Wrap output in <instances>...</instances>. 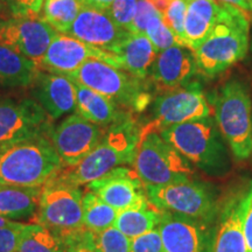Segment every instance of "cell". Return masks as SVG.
I'll return each instance as SVG.
<instances>
[{
    "mask_svg": "<svg viewBox=\"0 0 252 252\" xmlns=\"http://www.w3.org/2000/svg\"><path fill=\"white\" fill-rule=\"evenodd\" d=\"M160 134L204 174L224 178L231 171L228 144L213 117L167 126Z\"/></svg>",
    "mask_w": 252,
    "mask_h": 252,
    "instance_id": "cell-1",
    "label": "cell"
},
{
    "mask_svg": "<svg viewBox=\"0 0 252 252\" xmlns=\"http://www.w3.org/2000/svg\"><path fill=\"white\" fill-rule=\"evenodd\" d=\"M250 17L234 5L220 2V12L212 33L195 50L197 72L213 78L248 54Z\"/></svg>",
    "mask_w": 252,
    "mask_h": 252,
    "instance_id": "cell-2",
    "label": "cell"
},
{
    "mask_svg": "<svg viewBox=\"0 0 252 252\" xmlns=\"http://www.w3.org/2000/svg\"><path fill=\"white\" fill-rule=\"evenodd\" d=\"M141 126L133 116L105 128L102 140L80 163L62 168L56 179L80 187L98 180L117 167L133 163Z\"/></svg>",
    "mask_w": 252,
    "mask_h": 252,
    "instance_id": "cell-3",
    "label": "cell"
},
{
    "mask_svg": "<svg viewBox=\"0 0 252 252\" xmlns=\"http://www.w3.org/2000/svg\"><path fill=\"white\" fill-rule=\"evenodd\" d=\"M63 168L49 134L0 147V184L42 187Z\"/></svg>",
    "mask_w": 252,
    "mask_h": 252,
    "instance_id": "cell-4",
    "label": "cell"
},
{
    "mask_svg": "<svg viewBox=\"0 0 252 252\" xmlns=\"http://www.w3.org/2000/svg\"><path fill=\"white\" fill-rule=\"evenodd\" d=\"M132 166L144 186H166L196 179L195 167L163 139L153 121L141 126Z\"/></svg>",
    "mask_w": 252,
    "mask_h": 252,
    "instance_id": "cell-5",
    "label": "cell"
},
{
    "mask_svg": "<svg viewBox=\"0 0 252 252\" xmlns=\"http://www.w3.org/2000/svg\"><path fill=\"white\" fill-rule=\"evenodd\" d=\"M215 122L237 161L252 154V100L250 91L238 80L228 81L209 98Z\"/></svg>",
    "mask_w": 252,
    "mask_h": 252,
    "instance_id": "cell-6",
    "label": "cell"
},
{
    "mask_svg": "<svg viewBox=\"0 0 252 252\" xmlns=\"http://www.w3.org/2000/svg\"><path fill=\"white\" fill-rule=\"evenodd\" d=\"M67 77L108 97L122 109L132 113L145 111L152 99L145 80L97 59L88 60Z\"/></svg>",
    "mask_w": 252,
    "mask_h": 252,
    "instance_id": "cell-7",
    "label": "cell"
},
{
    "mask_svg": "<svg viewBox=\"0 0 252 252\" xmlns=\"http://www.w3.org/2000/svg\"><path fill=\"white\" fill-rule=\"evenodd\" d=\"M83 193L76 186L63 182L55 176L42 186L39 198L37 223L67 245L83 237Z\"/></svg>",
    "mask_w": 252,
    "mask_h": 252,
    "instance_id": "cell-8",
    "label": "cell"
},
{
    "mask_svg": "<svg viewBox=\"0 0 252 252\" xmlns=\"http://www.w3.org/2000/svg\"><path fill=\"white\" fill-rule=\"evenodd\" d=\"M145 191L150 202L160 210L209 222L217 220L223 201L216 186L200 179L145 186Z\"/></svg>",
    "mask_w": 252,
    "mask_h": 252,
    "instance_id": "cell-9",
    "label": "cell"
},
{
    "mask_svg": "<svg viewBox=\"0 0 252 252\" xmlns=\"http://www.w3.org/2000/svg\"><path fill=\"white\" fill-rule=\"evenodd\" d=\"M213 112L212 103L196 81L160 94L153 102V122L160 130L167 126L212 117Z\"/></svg>",
    "mask_w": 252,
    "mask_h": 252,
    "instance_id": "cell-10",
    "label": "cell"
},
{
    "mask_svg": "<svg viewBox=\"0 0 252 252\" xmlns=\"http://www.w3.org/2000/svg\"><path fill=\"white\" fill-rule=\"evenodd\" d=\"M52 128V121L36 100H0V147L49 134Z\"/></svg>",
    "mask_w": 252,
    "mask_h": 252,
    "instance_id": "cell-11",
    "label": "cell"
},
{
    "mask_svg": "<svg viewBox=\"0 0 252 252\" xmlns=\"http://www.w3.org/2000/svg\"><path fill=\"white\" fill-rule=\"evenodd\" d=\"M105 128L78 113H72L52 128L50 141L61 159L63 168L76 166L102 140Z\"/></svg>",
    "mask_w": 252,
    "mask_h": 252,
    "instance_id": "cell-12",
    "label": "cell"
},
{
    "mask_svg": "<svg viewBox=\"0 0 252 252\" xmlns=\"http://www.w3.org/2000/svg\"><path fill=\"white\" fill-rule=\"evenodd\" d=\"M215 222L162 212L158 224L163 252H213Z\"/></svg>",
    "mask_w": 252,
    "mask_h": 252,
    "instance_id": "cell-13",
    "label": "cell"
},
{
    "mask_svg": "<svg viewBox=\"0 0 252 252\" xmlns=\"http://www.w3.org/2000/svg\"><path fill=\"white\" fill-rule=\"evenodd\" d=\"M56 34L40 18H9L0 24V45L36 61L47 52Z\"/></svg>",
    "mask_w": 252,
    "mask_h": 252,
    "instance_id": "cell-14",
    "label": "cell"
},
{
    "mask_svg": "<svg viewBox=\"0 0 252 252\" xmlns=\"http://www.w3.org/2000/svg\"><path fill=\"white\" fill-rule=\"evenodd\" d=\"M88 190L94 191L118 213L140 207L149 201L137 172L126 166L117 167L98 180L89 182Z\"/></svg>",
    "mask_w": 252,
    "mask_h": 252,
    "instance_id": "cell-15",
    "label": "cell"
},
{
    "mask_svg": "<svg viewBox=\"0 0 252 252\" xmlns=\"http://www.w3.org/2000/svg\"><path fill=\"white\" fill-rule=\"evenodd\" d=\"M108 52L94 48L76 37L58 33L42 58L36 60V67L41 71L67 75L74 72L90 59L105 61Z\"/></svg>",
    "mask_w": 252,
    "mask_h": 252,
    "instance_id": "cell-16",
    "label": "cell"
},
{
    "mask_svg": "<svg viewBox=\"0 0 252 252\" xmlns=\"http://www.w3.org/2000/svg\"><path fill=\"white\" fill-rule=\"evenodd\" d=\"M196 74L194 53L179 43L158 53L150 71L151 81L160 94L186 86Z\"/></svg>",
    "mask_w": 252,
    "mask_h": 252,
    "instance_id": "cell-17",
    "label": "cell"
},
{
    "mask_svg": "<svg viewBox=\"0 0 252 252\" xmlns=\"http://www.w3.org/2000/svg\"><path fill=\"white\" fill-rule=\"evenodd\" d=\"M249 188L239 189L223 198L216 220L213 252H247L243 220Z\"/></svg>",
    "mask_w": 252,
    "mask_h": 252,
    "instance_id": "cell-18",
    "label": "cell"
},
{
    "mask_svg": "<svg viewBox=\"0 0 252 252\" xmlns=\"http://www.w3.org/2000/svg\"><path fill=\"white\" fill-rule=\"evenodd\" d=\"M67 34L94 48L110 52L130 32L117 26L106 11L82 7Z\"/></svg>",
    "mask_w": 252,
    "mask_h": 252,
    "instance_id": "cell-19",
    "label": "cell"
},
{
    "mask_svg": "<svg viewBox=\"0 0 252 252\" xmlns=\"http://www.w3.org/2000/svg\"><path fill=\"white\" fill-rule=\"evenodd\" d=\"M33 94L52 122L76 110V88L64 75L37 71Z\"/></svg>",
    "mask_w": 252,
    "mask_h": 252,
    "instance_id": "cell-20",
    "label": "cell"
},
{
    "mask_svg": "<svg viewBox=\"0 0 252 252\" xmlns=\"http://www.w3.org/2000/svg\"><path fill=\"white\" fill-rule=\"evenodd\" d=\"M158 55L149 37L130 33L128 36L108 52L105 61L132 76L146 80Z\"/></svg>",
    "mask_w": 252,
    "mask_h": 252,
    "instance_id": "cell-21",
    "label": "cell"
},
{
    "mask_svg": "<svg viewBox=\"0 0 252 252\" xmlns=\"http://www.w3.org/2000/svg\"><path fill=\"white\" fill-rule=\"evenodd\" d=\"M75 88H76V113L100 127L106 128L133 116L132 112L122 109L108 97L89 88L78 83H75Z\"/></svg>",
    "mask_w": 252,
    "mask_h": 252,
    "instance_id": "cell-22",
    "label": "cell"
},
{
    "mask_svg": "<svg viewBox=\"0 0 252 252\" xmlns=\"http://www.w3.org/2000/svg\"><path fill=\"white\" fill-rule=\"evenodd\" d=\"M220 12V2L214 0H187L185 15L186 46L195 52L212 33Z\"/></svg>",
    "mask_w": 252,
    "mask_h": 252,
    "instance_id": "cell-23",
    "label": "cell"
},
{
    "mask_svg": "<svg viewBox=\"0 0 252 252\" xmlns=\"http://www.w3.org/2000/svg\"><path fill=\"white\" fill-rule=\"evenodd\" d=\"M42 187H19L0 184V217L9 220H28L39 207Z\"/></svg>",
    "mask_w": 252,
    "mask_h": 252,
    "instance_id": "cell-24",
    "label": "cell"
},
{
    "mask_svg": "<svg viewBox=\"0 0 252 252\" xmlns=\"http://www.w3.org/2000/svg\"><path fill=\"white\" fill-rule=\"evenodd\" d=\"M39 69L34 60L0 45V88L27 87L35 81Z\"/></svg>",
    "mask_w": 252,
    "mask_h": 252,
    "instance_id": "cell-25",
    "label": "cell"
},
{
    "mask_svg": "<svg viewBox=\"0 0 252 252\" xmlns=\"http://www.w3.org/2000/svg\"><path fill=\"white\" fill-rule=\"evenodd\" d=\"M162 212L147 201L143 206L118 213L115 226L126 237L133 239L158 228Z\"/></svg>",
    "mask_w": 252,
    "mask_h": 252,
    "instance_id": "cell-26",
    "label": "cell"
},
{
    "mask_svg": "<svg viewBox=\"0 0 252 252\" xmlns=\"http://www.w3.org/2000/svg\"><path fill=\"white\" fill-rule=\"evenodd\" d=\"M83 206V224L87 231L99 232L115 225L118 212L94 191L88 190L82 198Z\"/></svg>",
    "mask_w": 252,
    "mask_h": 252,
    "instance_id": "cell-27",
    "label": "cell"
},
{
    "mask_svg": "<svg viewBox=\"0 0 252 252\" xmlns=\"http://www.w3.org/2000/svg\"><path fill=\"white\" fill-rule=\"evenodd\" d=\"M17 252H67V245L39 224H25Z\"/></svg>",
    "mask_w": 252,
    "mask_h": 252,
    "instance_id": "cell-28",
    "label": "cell"
},
{
    "mask_svg": "<svg viewBox=\"0 0 252 252\" xmlns=\"http://www.w3.org/2000/svg\"><path fill=\"white\" fill-rule=\"evenodd\" d=\"M82 5L78 0H43L42 19L56 32L67 34L76 20Z\"/></svg>",
    "mask_w": 252,
    "mask_h": 252,
    "instance_id": "cell-29",
    "label": "cell"
},
{
    "mask_svg": "<svg viewBox=\"0 0 252 252\" xmlns=\"http://www.w3.org/2000/svg\"><path fill=\"white\" fill-rule=\"evenodd\" d=\"M89 238L96 252H130L131 239L115 225L99 232H90Z\"/></svg>",
    "mask_w": 252,
    "mask_h": 252,
    "instance_id": "cell-30",
    "label": "cell"
},
{
    "mask_svg": "<svg viewBox=\"0 0 252 252\" xmlns=\"http://www.w3.org/2000/svg\"><path fill=\"white\" fill-rule=\"evenodd\" d=\"M145 35L149 37L151 42H152L157 53L162 52V50L169 48L173 45L179 43L178 39L172 33V31L167 27L165 21H163V17L159 11L147 23Z\"/></svg>",
    "mask_w": 252,
    "mask_h": 252,
    "instance_id": "cell-31",
    "label": "cell"
},
{
    "mask_svg": "<svg viewBox=\"0 0 252 252\" xmlns=\"http://www.w3.org/2000/svg\"><path fill=\"white\" fill-rule=\"evenodd\" d=\"M187 9V0H173L165 13L162 14L163 21L172 31L179 43L186 46L185 39V15Z\"/></svg>",
    "mask_w": 252,
    "mask_h": 252,
    "instance_id": "cell-32",
    "label": "cell"
},
{
    "mask_svg": "<svg viewBox=\"0 0 252 252\" xmlns=\"http://www.w3.org/2000/svg\"><path fill=\"white\" fill-rule=\"evenodd\" d=\"M1 2L7 19H37L40 17L43 5V0H1Z\"/></svg>",
    "mask_w": 252,
    "mask_h": 252,
    "instance_id": "cell-33",
    "label": "cell"
},
{
    "mask_svg": "<svg viewBox=\"0 0 252 252\" xmlns=\"http://www.w3.org/2000/svg\"><path fill=\"white\" fill-rule=\"evenodd\" d=\"M137 1L138 0H113L106 12L117 26L130 32L137 9Z\"/></svg>",
    "mask_w": 252,
    "mask_h": 252,
    "instance_id": "cell-34",
    "label": "cell"
},
{
    "mask_svg": "<svg viewBox=\"0 0 252 252\" xmlns=\"http://www.w3.org/2000/svg\"><path fill=\"white\" fill-rule=\"evenodd\" d=\"M130 252H163L161 236L158 228L131 239Z\"/></svg>",
    "mask_w": 252,
    "mask_h": 252,
    "instance_id": "cell-35",
    "label": "cell"
},
{
    "mask_svg": "<svg viewBox=\"0 0 252 252\" xmlns=\"http://www.w3.org/2000/svg\"><path fill=\"white\" fill-rule=\"evenodd\" d=\"M25 224L15 222L7 226H0V252H17Z\"/></svg>",
    "mask_w": 252,
    "mask_h": 252,
    "instance_id": "cell-36",
    "label": "cell"
},
{
    "mask_svg": "<svg viewBox=\"0 0 252 252\" xmlns=\"http://www.w3.org/2000/svg\"><path fill=\"white\" fill-rule=\"evenodd\" d=\"M157 12L158 9L151 4L149 0H138L137 9H135L134 19L133 23H132L130 33L144 34L145 35L146 25Z\"/></svg>",
    "mask_w": 252,
    "mask_h": 252,
    "instance_id": "cell-37",
    "label": "cell"
},
{
    "mask_svg": "<svg viewBox=\"0 0 252 252\" xmlns=\"http://www.w3.org/2000/svg\"><path fill=\"white\" fill-rule=\"evenodd\" d=\"M243 232L247 243V252H252V184L248 193L247 209L243 220Z\"/></svg>",
    "mask_w": 252,
    "mask_h": 252,
    "instance_id": "cell-38",
    "label": "cell"
},
{
    "mask_svg": "<svg viewBox=\"0 0 252 252\" xmlns=\"http://www.w3.org/2000/svg\"><path fill=\"white\" fill-rule=\"evenodd\" d=\"M67 252H96L91 244L89 238V231L83 235V237L77 239L76 242L70 244L67 249Z\"/></svg>",
    "mask_w": 252,
    "mask_h": 252,
    "instance_id": "cell-39",
    "label": "cell"
},
{
    "mask_svg": "<svg viewBox=\"0 0 252 252\" xmlns=\"http://www.w3.org/2000/svg\"><path fill=\"white\" fill-rule=\"evenodd\" d=\"M82 7L98 9V11H108L113 0H78Z\"/></svg>",
    "mask_w": 252,
    "mask_h": 252,
    "instance_id": "cell-40",
    "label": "cell"
},
{
    "mask_svg": "<svg viewBox=\"0 0 252 252\" xmlns=\"http://www.w3.org/2000/svg\"><path fill=\"white\" fill-rule=\"evenodd\" d=\"M5 20H7V17H6L4 6H2L1 0H0V24H1L2 21H5Z\"/></svg>",
    "mask_w": 252,
    "mask_h": 252,
    "instance_id": "cell-41",
    "label": "cell"
},
{
    "mask_svg": "<svg viewBox=\"0 0 252 252\" xmlns=\"http://www.w3.org/2000/svg\"><path fill=\"white\" fill-rule=\"evenodd\" d=\"M13 223H15V220H9L0 217V226H7V225L13 224Z\"/></svg>",
    "mask_w": 252,
    "mask_h": 252,
    "instance_id": "cell-42",
    "label": "cell"
},
{
    "mask_svg": "<svg viewBox=\"0 0 252 252\" xmlns=\"http://www.w3.org/2000/svg\"><path fill=\"white\" fill-rule=\"evenodd\" d=\"M245 2H247V4L249 5V7H250V9H251V18H252V0H244Z\"/></svg>",
    "mask_w": 252,
    "mask_h": 252,
    "instance_id": "cell-43",
    "label": "cell"
}]
</instances>
